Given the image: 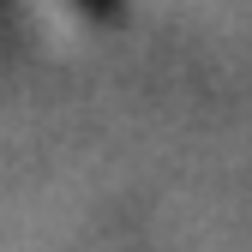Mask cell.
<instances>
[{
  "label": "cell",
  "mask_w": 252,
  "mask_h": 252,
  "mask_svg": "<svg viewBox=\"0 0 252 252\" xmlns=\"http://www.w3.org/2000/svg\"><path fill=\"white\" fill-rule=\"evenodd\" d=\"M78 6H84L90 18H102V12H114V0H78Z\"/></svg>",
  "instance_id": "6da1fadb"
}]
</instances>
